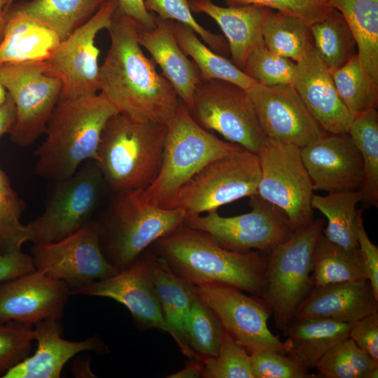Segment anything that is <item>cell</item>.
Returning <instances> with one entry per match:
<instances>
[{"instance_id": "obj_56", "label": "cell", "mask_w": 378, "mask_h": 378, "mask_svg": "<svg viewBox=\"0 0 378 378\" xmlns=\"http://www.w3.org/2000/svg\"><path fill=\"white\" fill-rule=\"evenodd\" d=\"M8 2L7 8H6V10H8V8L10 7V6L11 4H13V0H8ZM6 12H5V13H6Z\"/></svg>"}, {"instance_id": "obj_51", "label": "cell", "mask_w": 378, "mask_h": 378, "mask_svg": "<svg viewBox=\"0 0 378 378\" xmlns=\"http://www.w3.org/2000/svg\"><path fill=\"white\" fill-rule=\"evenodd\" d=\"M15 121V104L8 93L6 102L0 106V138L5 134L11 132Z\"/></svg>"}, {"instance_id": "obj_32", "label": "cell", "mask_w": 378, "mask_h": 378, "mask_svg": "<svg viewBox=\"0 0 378 378\" xmlns=\"http://www.w3.org/2000/svg\"><path fill=\"white\" fill-rule=\"evenodd\" d=\"M108 0H31L13 4L65 39L89 20Z\"/></svg>"}, {"instance_id": "obj_39", "label": "cell", "mask_w": 378, "mask_h": 378, "mask_svg": "<svg viewBox=\"0 0 378 378\" xmlns=\"http://www.w3.org/2000/svg\"><path fill=\"white\" fill-rule=\"evenodd\" d=\"M376 368L378 361L363 351L349 337L332 346L315 367L316 377L322 378H367Z\"/></svg>"}, {"instance_id": "obj_47", "label": "cell", "mask_w": 378, "mask_h": 378, "mask_svg": "<svg viewBox=\"0 0 378 378\" xmlns=\"http://www.w3.org/2000/svg\"><path fill=\"white\" fill-rule=\"evenodd\" d=\"M348 337L363 351L378 361V312L354 323Z\"/></svg>"}, {"instance_id": "obj_21", "label": "cell", "mask_w": 378, "mask_h": 378, "mask_svg": "<svg viewBox=\"0 0 378 378\" xmlns=\"http://www.w3.org/2000/svg\"><path fill=\"white\" fill-rule=\"evenodd\" d=\"M292 85L321 128L348 134L353 116L340 98L330 69L314 46L296 62Z\"/></svg>"}, {"instance_id": "obj_25", "label": "cell", "mask_w": 378, "mask_h": 378, "mask_svg": "<svg viewBox=\"0 0 378 378\" xmlns=\"http://www.w3.org/2000/svg\"><path fill=\"white\" fill-rule=\"evenodd\" d=\"M137 40L160 67L162 76L172 84L178 98L189 108L201 78L195 64L178 46L171 20H163L156 15L153 29H145L138 25Z\"/></svg>"}, {"instance_id": "obj_50", "label": "cell", "mask_w": 378, "mask_h": 378, "mask_svg": "<svg viewBox=\"0 0 378 378\" xmlns=\"http://www.w3.org/2000/svg\"><path fill=\"white\" fill-rule=\"evenodd\" d=\"M117 1V10L134 20L140 27L151 29L155 26L156 15L146 9L144 0Z\"/></svg>"}, {"instance_id": "obj_13", "label": "cell", "mask_w": 378, "mask_h": 378, "mask_svg": "<svg viewBox=\"0 0 378 378\" xmlns=\"http://www.w3.org/2000/svg\"><path fill=\"white\" fill-rule=\"evenodd\" d=\"M0 76L16 108L11 141L20 147H27L45 133L59 100L62 83L46 72V62L0 64Z\"/></svg>"}, {"instance_id": "obj_46", "label": "cell", "mask_w": 378, "mask_h": 378, "mask_svg": "<svg viewBox=\"0 0 378 378\" xmlns=\"http://www.w3.org/2000/svg\"><path fill=\"white\" fill-rule=\"evenodd\" d=\"M229 6L256 5L295 15L309 26L331 8L328 0H226Z\"/></svg>"}, {"instance_id": "obj_4", "label": "cell", "mask_w": 378, "mask_h": 378, "mask_svg": "<svg viewBox=\"0 0 378 378\" xmlns=\"http://www.w3.org/2000/svg\"><path fill=\"white\" fill-rule=\"evenodd\" d=\"M187 215L180 208L155 205L144 189L114 192L96 213L102 251L118 272L132 265L155 241L182 225Z\"/></svg>"}, {"instance_id": "obj_49", "label": "cell", "mask_w": 378, "mask_h": 378, "mask_svg": "<svg viewBox=\"0 0 378 378\" xmlns=\"http://www.w3.org/2000/svg\"><path fill=\"white\" fill-rule=\"evenodd\" d=\"M35 270L31 255L21 250L0 253V282L9 281Z\"/></svg>"}, {"instance_id": "obj_3", "label": "cell", "mask_w": 378, "mask_h": 378, "mask_svg": "<svg viewBox=\"0 0 378 378\" xmlns=\"http://www.w3.org/2000/svg\"><path fill=\"white\" fill-rule=\"evenodd\" d=\"M118 113L99 92L59 99L46 125L45 141L35 151L36 175L49 181L71 176L86 161H96L102 131Z\"/></svg>"}, {"instance_id": "obj_10", "label": "cell", "mask_w": 378, "mask_h": 378, "mask_svg": "<svg viewBox=\"0 0 378 378\" xmlns=\"http://www.w3.org/2000/svg\"><path fill=\"white\" fill-rule=\"evenodd\" d=\"M188 109L200 126L253 153H257L267 138L248 93L230 82L201 80Z\"/></svg>"}, {"instance_id": "obj_27", "label": "cell", "mask_w": 378, "mask_h": 378, "mask_svg": "<svg viewBox=\"0 0 378 378\" xmlns=\"http://www.w3.org/2000/svg\"><path fill=\"white\" fill-rule=\"evenodd\" d=\"M150 274L163 316L170 332L183 355L197 359L189 347L185 333V320L195 297L194 286L177 276L167 262L146 249Z\"/></svg>"}, {"instance_id": "obj_48", "label": "cell", "mask_w": 378, "mask_h": 378, "mask_svg": "<svg viewBox=\"0 0 378 378\" xmlns=\"http://www.w3.org/2000/svg\"><path fill=\"white\" fill-rule=\"evenodd\" d=\"M356 237L366 278L370 281L374 295L378 299V247L368 237L359 211L356 222Z\"/></svg>"}, {"instance_id": "obj_31", "label": "cell", "mask_w": 378, "mask_h": 378, "mask_svg": "<svg viewBox=\"0 0 378 378\" xmlns=\"http://www.w3.org/2000/svg\"><path fill=\"white\" fill-rule=\"evenodd\" d=\"M171 27L178 46L197 66L201 80H223L237 85L246 91L255 83L231 60L205 45L188 27L172 20Z\"/></svg>"}, {"instance_id": "obj_33", "label": "cell", "mask_w": 378, "mask_h": 378, "mask_svg": "<svg viewBox=\"0 0 378 378\" xmlns=\"http://www.w3.org/2000/svg\"><path fill=\"white\" fill-rule=\"evenodd\" d=\"M313 286L367 279L358 250H348L329 241L323 233L312 255Z\"/></svg>"}, {"instance_id": "obj_15", "label": "cell", "mask_w": 378, "mask_h": 378, "mask_svg": "<svg viewBox=\"0 0 378 378\" xmlns=\"http://www.w3.org/2000/svg\"><path fill=\"white\" fill-rule=\"evenodd\" d=\"M31 255L36 270L64 282L71 295L93 281L118 272L102 251L94 219L59 241L34 244Z\"/></svg>"}, {"instance_id": "obj_41", "label": "cell", "mask_w": 378, "mask_h": 378, "mask_svg": "<svg viewBox=\"0 0 378 378\" xmlns=\"http://www.w3.org/2000/svg\"><path fill=\"white\" fill-rule=\"evenodd\" d=\"M296 62L269 50L264 44L248 55L242 71L265 85L292 84Z\"/></svg>"}, {"instance_id": "obj_2", "label": "cell", "mask_w": 378, "mask_h": 378, "mask_svg": "<svg viewBox=\"0 0 378 378\" xmlns=\"http://www.w3.org/2000/svg\"><path fill=\"white\" fill-rule=\"evenodd\" d=\"M150 246L177 276L192 286L226 284L260 298L265 292L266 253L225 248L209 234L184 224Z\"/></svg>"}, {"instance_id": "obj_52", "label": "cell", "mask_w": 378, "mask_h": 378, "mask_svg": "<svg viewBox=\"0 0 378 378\" xmlns=\"http://www.w3.org/2000/svg\"><path fill=\"white\" fill-rule=\"evenodd\" d=\"M204 361L190 359L181 370L168 375L167 378H198L202 377Z\"/></svg>"}, {"instance_id": "obj_28", "label": "cell", "mask_w": 378, "mask_h": 378, "mask_svg": "<svg viewBox=\"0 0 378 378\" xmlns=\"http://www.w3.org/2000/svg\"><path fill=\"white\" fill-rule=\"evenodd\" d=\"M353 323L326 317L293 318L284 330L286 354L309 370L335 344L348 337Z\"/></svg>"}, {"instance_id": "obj_38", "label": "cell", "mask_w": 378, "mask_h": 378, "mask_svg": "<svg viewBox=\"0 0 378 378\" xmlns=\"http://www.w3.org/2000/svg\"><path fill=\"white\" fill-rule=\"evenodd\" d=\"M184 327L188 344L197 360L204 361L218 354L224 330L213 312L197 294Z\"/></svg>"}, {"instance_id": "obj_9", "label": "cell", "mask_w": 378, "mask_h": 378, "mask_svg": "<svg viewBox=\"0 0 378 378\" xmlns=\"http://www.w3.org/2000/svg\"><path fill=\"white\" fill-rule=\"evenodd\" d=\"M260 167L257 153L244 148L209 163L176 193L165 206L180 208L187 217L209 213L257 194Z\"/></svg>"}, {"instance_id": "obj_42", "label": "cell", "mask_w": 378, "mask_h": 378, "mask_svg": "<svg viewBox=\"0 0 378 378\" xmlns=\"http://www.w3.org/2000/svg\"><path fill=\"white\" fill-rule=\"evenodd\" d=\"M146 9L163 20L180 22L190 28L204 43L218 54L229 52L227 43L220 34L201 26L192 15L188 0H144Z\"/></svg>"}, {"instance_id": "obj_34", "label": "cell", "mask_w": 378, "mask_h": 378, "mask_svg": "<svg viewBox=\"0 0 378 378\" xmlns=\"http://www.w3.org/2000/svg\"><path fill=\"white\" fill-rule=\"evenodd\" d=\"M348 134L360 152L363 164L362 202L378 206V112L365 110L353 117Z\"/></svg>"}, {"instance_id": "obj_43", "label": "cell", "mask_w": 378, "mask_h": 378, "mask_svg": "<svg viewBox=\"0 0 378 378\" xmlns=\"http://www.w3.org/2000/svg\"><path fill=\"white\" fill-rule=\"evenodd\" d=\"M204 378H254L250 356L223 332L218 354L204 361Z\"/></svg>"}, {"instance_id": "obj_11", "label": "cell", "mask_w": 378, "mask_h": 378, "mask_svg": "<svg viewBox=\"0 0 378 378\" xmlns=\"http://www.w3.org/2000/svg\"><path fill=\"white\" fill-rule=\"evenodd\" d=\"M260 178L257 194L287 216L294 230L313 219V187L300 148L267 137L257 153Z\"/></svg>"}, {"instance_id": "obj_22", "label": "cell", "mask_w": 378, "mask_h": 378, "mask_svg": "<svg viewBox=\"0 0 378 378\" xmlns=\"http://www.w3.org/2000/svg\"><path fill=\"white\" fill-rule=\"evenodd\" d=\"M35 353L7 371L2 378H59L66 363L83 351L106 353L108 349L98 336L74 342L62 337L60 319L48 318L34 325Z\"/></svg>"}, {"instance_id": "obj_20", "label": "cell", "mask_w": 378, "mask_h": 378, "mask_svg": "<svg viewBox=\"0 0 378 378\" xmlns=\"http://www.w3.org/2000/svg\"><path fill=\"white\" fill-rule=\"evenodd\" d=\"M300 148L314 190L328 193L361 188L363 160L348 134L326 133Z\"/></svg>"}, {"instance_id": "obj_54", "label": "cell", "mask_w": 378, "mask_h": 378, "mask_svg": "<svg viewBox=\"0 0 378 378\" xmlns=\"http://www.w3.org/2000/svg\"><path fill=\"white\" fill-rule=\"evenodd\" d=\"M8 0H0V43L1 42L5 32L6 20L5 12L8 6Z\"/></svg>"}, {"instance_id": "obj_8", "label": "cell", "mask_w": 378, "mask_h": 378, "mask_svg": "<svg viewBox=\"0 0 378 378\" xmlns=\"http://www.w3.org/2000/svg\"><path fill=\"white\" fill-rule=\"evenodd\" d=\"M323 225V219L313 220L268 253L267 286L262 298L282 331L313 287L312 255Z\"/></svg>"}, {"instance_id": "obj_1", "label": "cell", "mask_w": 378, "mask_h": 378, "mask_svg": "<svg viewBox=\"0 0 378 378\" xmlns=\"http://www.w3.org/2000/svg\"><path fill=\"white\" fill-rule=\"evenodd\" d=\"M138 24L118 10L107 28L111 45L99 66V91L118 112L167 125L180 99L137 40Z\"/></svg>"}, {"instance_id": "obj_18", "label": "cell", "mask_w": 378, "mask_h": 378, "mask_svg": "<svg viewBox=\"0 0 378 378\" xmlns=\"http://www.w3.org/2000/svg\"><path fill=\"white\" fill-rule=\"evenodd\" d=\"M72 295L111 298L129 310L139 329L170 332L151 279L146 250L126 269L93 281Z\"/></svg>"}, {"instance_id": "obj_29", "label": "cell", "mask_w": 378, "mask_h": 378, "mask_svg": "<svg viewBox=\"0 0 378 378\" xmlns=\"http://www.w3.org/2000/svg\"><path fill=\"white\" fill-rule=\"evenodd\" d=\"M328 4L344 18L363 68L378 83V0H328Z\"/></svg>"}, {"instance_id": "obj_24", "label": "cell", "mask_w": 378, "mask_h": 378, "mask_svg": "<svg viewBox=\"0 0 378 378\" xmlns=\"http://www.w3.org/2000/svg\"><path fill=\"white\" fill-rule=\"evenodd\" d=\"M192 12L204 13L220 27L227 43L231 62L241 71L251 52L263 45L262 29L270 8L256 5L222 7L211 0H188Z\"/></svg>"}, {"instance_id": "obj_35", "label": "cell", "mask_w": 378, "mask_h": 378, "mask_svg": "<svg viewBox=\"0 0 378 378\" xmlns=\"http://www.w3.org/2000/svg\"><path fill=\"white\" fill-rule=\"evenodd\" d=\"M309 28L314 47L330 71L342 66L357 54L355 38L337 10L332 8Z\"/></svg>"}, {"instance_id": "obj_37", "label": "cell", "mask_w": 378, "mask_h": 378, "mask_svg": "<svg viewBox=\"0 0 378 378\" xmlns=\"http://www.w3.org/2000/svg\"><path fill=\"white\" fill-rule=\"evenodd\" d=\"M337 94L354 117L378 105V83L363 68L357 54L331 71Z\"/></svg>"}, {"instance_id": "obj_57", "label": "cell", "mask_w": 378, "mask_h": 378, "mask_svg": "<svg viewBox=\"0 0 378 378\" xmlns=\"http://www.w3.org/2000/svg\"><path fill=\"white\" fill-rule=\"evenodd\" d=\"M14 1V0H13V2Z\"/></svg>"}, {"instance_id": "obj_5", "label": "cell", "mask_w": 378, "mask_h": 378, "mask_svg": "<svg viewBox=\"0 0 378 378\" xmlns=\"http://www.w3.org/2000/svg\"><path fill=\"white\" fill-rule=\"evenodd\" d=\"M167 125L117 113L106 122L95 162L109 191L145 189L162 162Z\"/></svg>"}, {"instance_id": "obj_30", "label": "cell", "mask_w": 378, "mask_h": 378, "mask_svg": "<svg viewBox=\"0 0 378 378\" xmlns=\"http://www.w3.org/2000/svg\"><path fill=\"white\" fill-rule=\"evenodd\" d=\"M360 190L328 192L325 196L313 195L311 205L328 219L322 233L331 242L348 250H358L356 205L362 202Z\"/></svg>"}, {"instance_id": "obj_12", "label": "cell", "mask_w": 378, "mask_h": 378, "mask_svg": "<svg viewBox=\"0 0 378 378\" xmlns=\"http://www.w3.org/2000/svg\"><path fill=\"white\" fill-rule=\"evenodd\" d=\"M251 210L234 216L217 211L187 217L184 225L211 235L220 246L236 251L253 249L269 253L288 239L294 230L286 214L258 194L249 197Z\"/></svg>"}, {"instance_id": "obj_17", "label": "cell", "mask_w": 378, "mask_h": 378, "mask_svg": "<svg viewBox=\"0 0 378 378\" xmlns=\"http://www.w3.org/2000/svg\"><path fill=\"white\" fill-rule=\"evenodd\" d=\"M247 92L267 137L302 148L326 134L292 84L255 82Z\"/></svg>"}, {"instance_id": "obj_53", "label": "cell", "mask_w": 378, "mask_h": 378, "mask_svg": "<svg viewBox=\"0 0 378 378\" xmlns=\"http://www.w3.org/2000/svg\"><path fill=\"white\" fill-rule=\"evenodd\" d=\"M73 374L76 377H95L90 368V359L78 360L74 362Z\"/></svg>"}, {"instance_id": "obj_14", "label": "cell", "mask_w": 378, "mask_h": 378, "mask_svg": "<svg viewBox=\"0 0 378 378\" xmlns=\"http://www.w3.org/2000/svg\"><path fill=\"white\" fill-rule=\"evenodd\" d=\"M193 286L223 330L247 352L268 350L286 353V342L268 328L267 321L272 311L262 298L246 295L237 288L222 284Z\"/></svg>"}, {"instance_id": "obj_7", "label": "cell", "mask_w": 378, "mask_h": 378, "mask_svg": "<svg viewBox=\"0 0 378 378\" xmlns=\"http://www.w3.org/2000/svg\"><path fill=\"white\" fill-rule=\"evenodd\" d=\"M50 183L43 214L27 224L34 244L55 242L78 230L94 218L108 191L93 160Z\"/></svg>"}, {"instance_id": "obj_36", "label": "cell", "mask_w": 378, "mask_h": 378, "mask_svg": "<svg viewBox=\"0 0 378 378\" xmlns=\"http://www.w3.org/2000/svg\"><path fill=\"white\" fill-rule=\"evenodd\" d=\"M262 38L271 51L298 62L314 46L309 26L300 18L269 9Z\"/></svg>"}, {"instance_id": "obj_40", "label": "cell", "mask_w": 378, "mask_h": 378, "mask_svg": "<svg viewBox=\"0 0 378 378\" xmlns=\"http://www.w3.org/2000/svg\"><path fill=\"white\" fill-rule=\"evenodd\" d=\"M26 204L12 188L10 178L0 166V253L21 250L29 241L27 225L21 222Z\"/></svg>"}, {"instance_id": "obj_44", "label": "cell", "mask_w": 378, "mask_h": 378, "mask_svg": "<svg viewBox=\"0 0 378 378\" xmlns=\"http://www.w3.org/2000/svg\"><path fill=\"white\" fill-rule=\"evenodd\" d=\"M35 339L34 326L15 321L0 323V377L29 356Z\"/></svg>"}, {"instance_id": "obj_26", "label": "cell", "mask_w": 378, "mask_h": 378, "mask_svg": "<svg viewBox=\"0 0 378 378\" xmlns=\"http://www.w3.org/2000/svg\"><path fill=\"white\" fill-rule=\"evenodd\" d=\"M5 15L6 24L0 43V64L46 62L51 59L62 41L53 29L13 4Z\"/></svg>"}, {"instance_id": "obj_45", "label": "cell", "mask_w": 378, "mask_h": 378, "mask_svg": "<svg viewBox=\"0 0 378 378\" xmlns=\"http://www.w3.org/2000/svg\"><path fill=\"white\" fill-rule=\"evenodd\" d=\"M254 378H315L286 354L261 350L249 354Z\"/></svg>"}, {"instance_id": "obj_19", "label": "cell", "mask_w": 378, "mask_h": 378, "mask_svg": "<svg viewBox=\"0 0 378 378\" xmlns=\"http://www.w3.org/2000/svg\"><path fill=\"white\" fill-rule=\"evenodd\" d=\"M71 295L69 288L35 269L15 279L0 282V323L27 325L62 318Z\"/></svg>"}, {"instance_id": "obj_55", "label": "cell", "mask_w": 378, "mask_h": 378, "mask_svg": "<svg viewBox=\"0 0 378 378\" xmlns=\"http://www.w3.org/2000/svg\"><path fill=\"white\" fill-rule=\"evenodd\" d=\"M8 92L4 85L0 76V106L6 102Z\"/></svg>"}, {"instance_id": "obj_16", "label": "cell", "mask_w": 378, "mask_h": 378, "mask_svg": "<svg viewBox=\"0 0 378 378\" xmlns=\"http://www.w3.org/2000/svg\"><path fill=\"white\" fill-rule=\"evenodd\" d=\"M118 8L117 0H108L89 20L62 40L50 59L46 72L62 83L59 99L97 94L99 91L100 53L97 34L111 24Z\"/></svg>"}, {"instance_id": "obj_6", "label": "cell", "mask_w": 378, "mask_h": 378, "mask_svg": "<svg viewBox=\"0 0 378 378\" xmlns=\"http://www.w3.org/2000/svg\"><path fill=\"white\" fill-rule=\"evenodd\" d=\"M241 148L200 126L180 99L167 125L159 172L144 189V196L152 204L165 208L178 190L206 165Z\"/></svg>"}, {"instance_id": "obj_23", "label": "cell", "mask_w": 378, "mask_h": 378, "mask_svg": "<svg viewBox=\"0 0 378 378\" xmlns=\"http://www.w3.org/2000/svg\"><path fill=\"white\" fill-rule=\"evenodd\" d=\"M378 312V299L368 279L313 286L294 318L326 317L345 323Z\"/></svg>"}]
</instances>
